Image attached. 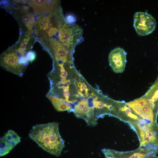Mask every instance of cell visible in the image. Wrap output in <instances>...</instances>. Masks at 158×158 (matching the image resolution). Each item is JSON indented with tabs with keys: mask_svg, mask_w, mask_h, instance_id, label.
Segmentation results:
<instances>
[{
	"mask_svg": "<svg viewBox=\"0 0 158 158\" xmlns=\"http://www.w3.org/2000/svg\"><path fill=\"white\" fill-rule=\"evenodd\" d=\"M29 136L43 150L57 157L60 155L65 146L64 141L59 132V124L56 122L33 126Z\"/></svg>",
	"mask_w": 158,
	"mask_h": 158,
	"instance_id": "cell-1",
	"label": "cell"
},
{
	"mask_svg": "<svg viewBox=\"0 0 158 158\" xmlns=\"http://www.w3.org/2000/svg\"><path fill=\"white\" fill-rule=\"evenodd\" d=\"M78 86L79 88L78 93L80 96L84 98L87 96L88 88L86 84L80 82L78 84Z\"/></svg>",
	"mask_w": 158,
	"mask_h": 158,
	"instance_id": "cell-16",
	"label": "cell"
},
{
	"mask_svg": "<svg viewBox=\"0 0 158 158\" xmlns=\"http://www.w3.org/2000/svg\"><path fill=\"white\" fill-rule=\"evenodd\" d=\"M21 56L15 50L9 48L0 56V66L6 70L22 76L26 67L19 63Z\"/></svg>",
	"mask_w": 158,
	"mask_h": 158,
	"instance_id": "cell-7",
	"label": "cell"
},
{
	"mask_svg": "<svg viewBox=\"0 0 158 158\" xmlns=\"http://www.w3.org/2000/svg\"><path fill=\"white\" fill-rule=\"evenodd\" d=\"M47 98L51 101L54 107L58 111H67L68 112L72 111V108L68 104L64 99L56 96L48 95Z\"/></svg>",
	"mask_w": 158,
	"mask_h": 158,
	"instance_id": "cell-15",
	"label": "cell"
},
{
	"mask_svg": "<svg viewBox=\"0 0 158 158\" xmlns=\"http://www.w3.org/2000/svg\"><path fill=\"white\" fill-rule=\"evenodd\" d=\"M27 0L5 1L2 6L10 13L17 21L20 32L29 35L34 32L35 20L32 9L25 4Z\"/></svg>",
	"mask_w": 158,
	"mask_h": 158,
	"instance_id": "cell-2",
	"label": "cell"
},
{
	"mask_svg": "<svg viewBox=\"0 0 158 158\" xmlns=\"http://www.w3.org/2000/svg\"><path fill=\"white\" fill-rule=\"evenodd\" d=\"M36 40V37L33 34L20 32L18 41L10 48L15 50L21 56H25L26 54L31 50Z\"/></svg>",
	"mask_w": 158,
	"mask_h": 158,
	"instance_id": "cell-14",
	"label": "cell"
},
{
	"mask_svg": "<svg viewBox=\"0 0 158 158\" xmlns=\"http://www.w3.org/2000/svg\"><path fill=\"white\" fill-rule=\"evenodd\" d=\"M133 26L138 35L145 36L154 31L156 21L153 17L147 13L138 12L134 16Z\"/></svg>",
	"mask_w": 158,
	"mask_h": 158,
	"instance_id": "cell-10",
	"label": "cell"
},
{
	"mask_svg": "<svg viewBox=\"0 0 158 158\" xmlns=\"http://www.w3.org/2000/svg\"><path fill=\"white\" fill-rule=\"evenodd\" d=\"M21 141L20 137L12 130H8L0 138V156L8 154Z\"/></svg>",
	"mask_w": 158,
	"mask_h": 158,
	"instance_id": "cell-13",
	"label": "cell"
},
{
	"mask_svg": "<svg viewBox=\"0 0 158 158\" xmlns=\"http://www.w3.org/2000/svg\"><path fill=\"white\" fill-rule=\"evenodd\" d=\"M126 52L122 48H116L110 52L108 59L109 64L115 73H122L124 70L126 63Z\"/></svg>",
	"mask_w": 158,
	"mask_h": 158,
	"instance_id": "cell-12",
	"label": "cell"
},
{
	"mask_svg": "<svg viewBox=\"0 0 158 158\" xmlns=\"http://www.w3.org/2000/svg\"><path fill=\"white\" fill-rule=\"evenodd\" d=\"M37 40L49 54L54 62L65 63L72 62V53L56 38L37 39Z\"/></svg>",
	"mask_w": 158,
	"mask_h": 158,
	"instance_id": "cell-5",
	"label": "cell"
},
{
	"mask_svg": "<svg viewBox=\"0 0 158 158\" xmlns=\"http://www.w3.org/2000/svg\"><path fill=\"white\" fill-rule=\"evenodd\" d=\"M135 131L140 141L139 147L151 146L158 148V125L141 119L128 123Z\"/></svg>",
	"mask_w": 158,
	"mask_h": 158,
	"instance_id": "cell-4",
	"label": "cell"
},
{
	"mask_svg": "<svg viewBox=\"0 0 158 158\" xmlns=\"http://www.w3.org/2000/svg\"><path fill=\"white\" fill-rule=\"evenodd\" d=\"M25 56L29 62L32 63L35 59L36 54L35 51L31 50L26 54Z\"/></svg>",
	"mask_w": 158,
	"mask_h": 158,
	"instance_id": "cell-17",
	"label": "cell"
},
{
	"mask_svg": "<svg viewBox=\"0 0 158 158\" xmlns=\"http://www.w3.org/2000/svg\"><path fill=\"white\" fill-rule=\"evenodd\" d=\"M27 3L32 9L35 16L50 14L61 7L59 0H29Z\"/></svg>",
	"mask_w": 158,
	"mask_h": 158,
	"instance_id": "cell-11",
	"label": "cell"
},
{
	"mask_svg": "<svg viewBox=\"0 0 158 158\" xmlns=\"http://www.w3.org/2000/svg\"><path fill=\"white\" fill-rule=\"evenodd\" d=\"M83 30L79 25L66 22L58 31V40L72 53L76 45L83 40Z\"/></svg>",
	"mask_w": 158,
	"mask_h": 158,
	"instance_id": "cell-6",
	"label": "cell"
},
{
	"mask_svg": "<svg viewBox=\"0 0 158 158\" xmlns=\"http://www.w3.org/2000/svg\"><path fill=\"white\" fill-rule=\"evenodd\" d=\"M156 154L154 153H151L148 154L145 158H158L156 155Z\"/></svg>",
	"mask_w": 158,
	"mask_h": 158,
	"instance_id": "cell-19",
	"label": "cell"
},
{
	"mask_svg": "<svg viewBox=\"0 0 158 158\" xmlns=\"http://www.w3.org/2000/svg\"><path fill=\"white\" fill-rule=\"evenodd\" d=\"M126 104L142 119L150 122H157L158 112L153 108L147 99L140 98Z\"/></svg>",
	"mask_w": 158,
	"mask_h": 158,
	"instance_id": "cell-8",
	"label": "cell"
},
{
	"mask_svg": "<svg viewBox=\"0 0 158 158\" xmlns=\"http://www.w3.org/2000/svg\"><path fill=\"white\" fill-rule=\"evenodd\" d=\"M72 112L76 116L85 120L89 126H94L97 124L92 101L83 99L74 106Z\"/></svg>",
	"mask_w": 158,
	"mask_h": 158,
	"instance_id": "cell-9",
	"label": "cell"
},
{
	"mask_svg": "<svg viewBox=\"0 0 158 158\" xmlns=\"http://www.w3.org/2000/svg\"><path fill=\"white\" fill-rule=\"evenodd\" d=\"M66 20L68 23L74 24L76 20V18L73 16L69 15L66 16Z\"/></svg>",
	"mask_w": 158,
	"mask_h": 158,
	"instance_id": "cell-18",
	"label": "cell"
},
{
	"mask_svg": "<svg viewBox=\"0 0 158 158\" xmlns=\"http://www.w3.org/2000/svg\"><path fill=\"white\" fill-rule=\"evenodd\" d=\"M66 22L61 7L53 13L38 16L35 20L34 29L36 38L53 37Z\"/></svg>",
	"mask_w": 158,
	"mask_h": 158,
	"instance_id": "cell-3",
	"label": "cell"
}]
</instances>
